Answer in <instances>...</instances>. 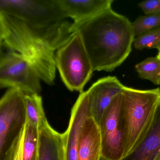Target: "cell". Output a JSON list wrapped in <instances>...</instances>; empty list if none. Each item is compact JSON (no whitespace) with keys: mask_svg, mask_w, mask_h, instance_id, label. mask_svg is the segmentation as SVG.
<instances>
[{"mask_svg":"<svg viewBox=\"0 0 160 160\" xmlns=\"http://www.w3.org/2000/svg\"><path fill=\"white\" fill-rule=\"evenodd\" d=\"M79 34L94 71H112L132 51L135 38L132 23L112 8L72 27Z\"/></svg>","mask_w":160,"mask_h":160,"instance_id":"1","label":"cell"},{"mask_svg":"<svg viewBox=\"0 0 160 160\" xmlns=\"http://www.w3.org/2000/svg\"><path fill=\"white\" fill-rule=\"evenodd\" d=\"M122 95L123 158L139 144L150 128L160 103V88L143 90L125 86Z\"/></svg>","mask_w":160,"mask_h":160,"instance_id":"2","label":"cell"},{"mask_svg":"<svg viewBox=\"0 0 160 160\" xmlns=\"http://www.w3.org/2000/svg\"><path fill=\"white\" fill-rule=\"evenodd\" d=\"M3 15L8 29L3 46L21 54L32 65L40 80L49 85H53L56 76L55 52L39 40L23 21Z\"/></svg>","mask_w":160,"mask_h":160,"instance_id":"3","label":"cell"},{"mask_svg":"<svg viewBox=\"0 0 160 160\" xmlns=\"http://www.w3.org/2000/svg\"><path fill=\"white\" fill-rule=\"evenodd\" d=\"M56 67L63 82L70 91L83 92L93 70L79 34L75 32L55 53Z\"/></svg>","mask_w":160,"mask_h":160,"instance_id":"4","label":"cell"},{"mask_svg":"<svg viewBox=\"0 0 160 160\" xmlns=\"http://www.w3.org/2000/svg\"><path fill=\"white\" fill-rule=\"evenodd\" d=\"M25 94L9 88L0 98V160H7L26 123Z\"/></svg>","mask_w":160,"mask_h":160,"instance_id":"5","label":"cell"},{"mask_svg":"<svg viewBox=\"0 0 160 160\" xmlns=\"http://www.w3.org/2000/svg\"><path fill=\"white\" fill-rule=\"evenodd\" d=\"M40 80L32 65L18 53L9 50L0 57V88H18L25 95L38 94Z\"/></svg>","mask_w":160,"mask_h":160,"instance_id":"6","label":"cell"},{"mask_svg":"<svg viewBox=\"0 0 160 160\" xmlns=\"http://www.w3.org/2000/svg\"><path fill=\"white\" fill-rule=\"evenodd\" d=\"M122 102V92L114 99L98 123L102 156L108 160H121L123 157V133L120 123Z\"/></svg>","mask_w":160,"mask_h":160,"instance_id":"7","label":"cell"},{"mask_svg":"<svg viewBox=\"0 0 160 160\" xmlns=\"http://www.w3.org/2000/svg\"><path fill=\"white\" fill-rule=\"evenodd\" d=\"M91 115L90 100L87 91L80 93L71 110L67 130L62 134L65 160H77L78 147L86 120Z\"/></svg>","mask_w":160,"mask_h":160,"instance_id":"8","label":"cell"},{"mask_svg":"<svg viewBox=\"0 0 160 160\" xmlns=\"http://www.w3.org/2000/svg\"><path fill=\"white\" fill-rule=\"evenodd\" d=\"M125 85L116 77H104L94 83L87 90L91 115L98 123L105 110L114 99L122 93Z\"/></svg>","mask_w":160,"mask_h":160,"instance_id":"9","label":"cell"},{"mask_svg":"<svg viewBox=\"0 0 160 160\" xmlns=\"http://www.w3.org/2000/svg\"><path fill=\"white\" fill-rule=\"evenodd\" d=\"M68 18L73 20L72 27L94 18L111 8L113 0H57Z\"/></svg>","mask_w":160,"mask_h":160,"instance_id":"10","label":"cell"},{"mask_svg":"<svg viewBox=\"0 0 160 160\" xmlns=\"http://www.w3.org/2000/svg\"><path fill=\"white\" fill-rule=\"evenodd\" d=\"M160 152V103L152 125L142 140L121 160H154Z\"/></svg>","mask_w":160,"mask_h":160,"instance_id":"11","label":"cell"},{"mask_svg":"<svg viewBox=\"0 0 160 160\" xmlns=\"http://www.w3.org/2000/svg\"><path fill=\"white\" fill-rule=\"evenodd\" d=\"M102 156L101 137L98 125L90 116L86 121L78 147L77 160H100Z\"/></svg>","mask_w":160,"mask_h":160,"instance_id":"12","label":"cell"},{"mask_svg":"<svg viewBox=\"0 0 160 160\" xmlns=\"http://www.w3.org/2000/svg\"><path fill=\"white\" fill-rule=\"evenodd\" d=\"M38 160H65L62 134L48 122L39 128Z\"/></svg>","mask_w":160,"mask_h":160,"instance_id":"13","label":"cell"},{"mask_svg":"<svg viewBox=\"0 0 160 160\" xmlns=\"http://www.w3.org/2000/svg\"><path fill=\"white\" fill-rule=\"evenodd\" d=\"M24 101L26 121L39 129L48 122L42 97L37 94L25 95Z\"/></svg>","mask_w":160,"mask_h":160,"instance_id":"14","label":"cell"},{"mask_svg":"<svg viewBox=\"0 0 160 160\" xmlns=\"http://www.w3.org/2000/svg\"><path fill=\"white\" fill-rule=\"evenodd\" d=\"M39 129L26 121L22 149V160H38Z\"/></svg>","mask_w":160,"mask_h":160,"instance_id":"15","label":"cell"},{"mask_svg":"<svg viewBox=\"0 0 160 160\" xmlns=\"http://www.w3.org/2000/svg\"><path fill=\"white\" fill-rule=\"evenodd\" d=\"M139 77L160 85V59L158 56L146 58L135 66Z\"/></svg>","mask_w":160,"mask_h":160,"instance_id":"16","label":"cell"},{"mask_svg":"<svg viewBox=\"0 0 160 160\" xmlns=\"http://www.w3.org/2000/svg\"><path fill=\"white\" fill-rule=\"evenodd\" d=\"M133 47L136 49H160V27L148 31L135 38Z\"/></svg>","mask_w":160,"mask_h":160,"instance_id":"17","label":"cell"},{"mask_svg":"<svg viewBox=\"0 0 160 160\" xmlns=\"http://www.w3.org/2000/svg\"><path fill=\"white\" fill-rule=\"evenodd\" d=\"M132 25L134 36H138L160 27V15L140 16L132 23Z\"/></svg>","mask_w":160,"mask_h":160,"instance_id":"18","label":"cell"},{"mask_svg":"<svg viewBox=\"0 0 160 160\" xmlns=\"http://www.w3.org/2000/svg\"><path fill=\"white\" fill-rule=\"evenodd\" d=\"M146 15H160V0H148L138 4Z\"/></svg>","mask_w":160,"mask_h":160,"instance_id":"19","label":"cell"},{"mask_svg":"<svg viewBox=\"0 0 160 160\" xmlns=\"http://www.w3.org/2000/svg\"><path fill=\"white\" fill-rule=\"evenodd\" d=\"M24 129L13 146L12 160H22V149L23 142Z\"/></svg>","mask_w":160,"mask_h":160,"instance_id":"20","label":"cell"},{"mask_svg":"<svg viewBox=\"0 0 160 160\" xmlns=\"http://www.w3.org/2000/svg\"><path fill=\"white\" fill-rule=\"evenodd\" d=\"M8 33V29L5 18L3 14L0 12V43H3Z\"/></svg>","mask_w":160,"mask_h":160,"instance_id":"21","label":"cell"},{"mask_svg":"<svg viewBox=\"0 0 160 160\" xmlns=\"http://www.w3.org/2000/svg\"><path fill=\"white\" fill-rule=\"evenodd\" d=\"M12 154H13V148H12V150H11V152H10V154H9V156H8V158L7 160H12Z\"/></svg>","mask_w":160,"mask_h":160,"instance_id":"22","label":"cell"},{"mask_svg":"<svg viewBox=\"0 0 160 160\" xmlns=\"http://www.w3.org/2000/svg\"><path fill=\"white\" fill-rule=\"evenodd\" d=\"M3 47V43H0V57H1V55L3 54L2 52V47Z\"/></svg>","mask_w":160,"mask_h":160,"instance_id":"23","label":"cell"},{"mask_svg":"<svg viewBox=\"0 0 160 160\" xmlns=\"http://www.w3.org/2000/svg\"><path fill=\"white\" fill-rule=\"evenodd\" d=\"M154 160H160V152L158 154V156H157L156 158Z\"/></svg>","mask_w":160,"mask_h":160,"instance_id":"24","label":"cell"},{"mask_svg":"<svg viewBox=\"0 0 160 160\" xmlns=\"http://www.w3.org/2000/svg\"><path fill=\"white\" fill-rule=\"evenodd\" d=\"M157 56L160 59V49H159L158 50V54Z\"/></svg>","mask_w":160,"mask_h":160,"instance_id":"25","label":"cell"},{"mask_svg":"<svg viewBox=\"0 0 160 160\" xmlns=\"http://www.w3.org/2000/svg\"><path fill=\"white\" fill-rule=\"evenodd\" d=\"M100 160H110L107 159L105 158H104V157H102V156L100 158Z\"/></svg>","mask_w":160,"mask_h":160,"instance_id":"26","label":"cell"}]
</instances>
